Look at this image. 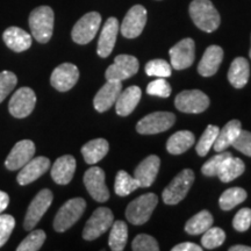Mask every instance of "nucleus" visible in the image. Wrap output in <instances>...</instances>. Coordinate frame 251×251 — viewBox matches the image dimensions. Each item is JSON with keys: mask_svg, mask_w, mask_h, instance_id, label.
<instances>
[{"mask_svg": "<svg viewBox=\"0 0 251 251\" xmlns=\"http://www.w3.org/2000/svg\"><path fill=\"white\" fill-rule=\"evenodd\" d=\"M100 24H101V15L98 12L86 13L72 28V40L78 45H87L96 37Z\"/></svg>", "mask_w": 251, "mask_h": 251, "instance_id": "0eeeda50", "label": "nucleus"}, {"mask_svg": "<svg viewBox=\"0 0 251 251\" xmlns=\"http://www.w3.org/2000/svg\"><path fill=\"white\" fill-rule=\"evenodd\" d=\"M139 187V181L135 179L134 177H131L130 175H128L127 172L124 170L118 172L117 177H115L114 190L115 193H117L119 197L129 196L131 192H134V191L137 190Z\"/></svg>", "mask_w": 251, "mask_h": 251, "instance_id": "72a5a7b5", "label": "nucleus"}, {"mask_svg": "<svg viewBox=\"0 0 251 251\" xmlns=\"http://www.w3.org/2000/svg\"><path fill=\"white\" fill-rule=\"evenodd\" d=\"M233 226L237 231H247L251 226V209H240L233 220Z\"/></svg>", "mask_w": 251, "mask_h": 251, "instance_id": "c03bdc74", "label": "nucleus"}, {"mask_svg": "<svg viewBox=\"0 0 251 251\" xmlns=\"http://www.w3.org/2000/svg\"><path fill=\"white\" fill-rule=\"evenodd\" d=\"M128 240V227L124 221L113 222L109 234L108 244L113 251H122Z\"/></svg>", "mask_w": 251, "mask_h": 251, "instance_id": "2f4dec72", "label": "nucleus"}, {"mask_svg": "<svg viewBox=\"0 0 251 251\" xmlns=\"http://www.w3.org/2000/svg\"><path fill=\"white\" fill-rule=\"evenodd\" d=\"M233 147L244 155L251 157V133L248 130H241L236 140L234 141Z\"/></svg>", "mask_w": 251, "mask_h": 251, "instance_id": "a18cd8bd", "label": "nucleus"}, {"mask_svg": "<svg viewBox=\"0 0 251 251\" xmlns=\"http://www.w3.org/2000/svg\"><path fill=\"white\" fill-rule=\"evenodd\" d=\"M196 142L193 133L188 130H180L175 133L166 143V150L172 155H180L187 151Z\"/></svg>", "mask_w": 251, "mask_h": 251, "instance_id": "c85d7f7f", "label": "nucleus"}, {"mask_svg": "<svg viewBox=\"0 0 251 251\" xmlns=\"http://www.w3.org/2000/svg\"><path fill=\"white\" fill-rule=\"evenodd\" d=\"M35 155V144L30 140H23L15 143L13 149L8 153L5 161V166L9 171L21 169Z\"/></svg>", "mask_w": 251, "mask_h": 251, "instance_id": "f3484780", "label": "nucleus"}, {"mask_svg": "<svg viewBox=\"0 0 251 251\" xmlns=\"http://www.w3.org/2000/svg\"><path fill=\"white\" fill-rule=\"evenodd\" d=\"M79 79V70L72 63H63L52 71L50 77L51 86L59 92H67L77 84Z\"/></svg>", "mask_w": 251, "mask_h": 251, "instance_id": "dca6fc26", "label": "nucleus"}, {"mask_svg": "<svg viewBox=\"0 0 251 251\" xmlns=\"http://www.w3.org/2000/svg\"><path fill=\"white\" fill-rule=\"evenodd\" d=\"M18 83L17 75L11 71L0 72V103L15 89Z\"/></svg>", "mask_w": 251, "mask_h": 251, "instance_id": "ea45409f", "label": "nucleus"}, {"mask_svg": "<svg viewBox=\"0 0 251 251\" xmlns=\"http://www.w3.org/2000/svg\"><path fill=\"white\" fill-rule=\"evenodd\" d=\"M52 199H54V196L48 188H45L36 194L35 198L31 200L26 216H25L24 228L26 230H31L36 227V225L39 224L40 220L42 219V216L46 214V212L51 205Z\"/></svg>", "mask_w": 251, "mask_h": 251, "instance_id": "1a4fd4ad", "label": "nucleus"}, {"mask_svg": "<svg viewBox=\"0 0 251 251\" xmlns=\"http://www.w3.org/2000/svg\"><path fill=\"white\" fill-rule=\"evenodd\" d=\"M120 29V25L117 18H108L105 25H103L101 33H100L98 48L97 52L100 57L106 58L111 55L114 49L115 42H117V36Z\"/></svg>", "mask_w": 251, "mask_h": 251, "instance_id": "6ab92c4d", "label": "nucleus"}, {"mask_svg": "<svg viewBox=\"0 0 251 251\" xmlns=\"http://www.w3.org/2000/svg\"><path fill=\"white\" fill-rule=\"evenodd\" d=\"M47 235L41 229L33 230L25 240L19 244L17 248L18 251H37L41 249V247L45 243Z\"/></svg>", "mask_w": 251, "mask_h": 251, "instance_id": "e433bc0d", "label": "nucleus"}, {"mask_svg": "<svg viewBox=\"0 0 251 251\" xmlns=\"http://www.w3.org/2000/svg\"><path fill=\"white\" fill-rule=\"evenodd\" d=\"M249 56H250V58H251V49H250V51H249Z\"/></svg>", "mask_w": 251, "mask_h": 251, "instance_id": "8fccbe9b", "label": "nucleus"}, {"mask_svg": "<svg viewBox=\"0 0 251 251\" xmlns=\"http://www.w3.org/2000/svg\"><path fill=\"white\" fill-rule=\"evenodd\" d=\"M229 251H251V247L234 246V247L229 248Z\"/></svg>", "mask_w": 251, "mask_h": 251, "instance_id": "09e8293b", "label": "nucleus"}, {"mask_svg": "<svg viewBox=\"0 0 251 251\" xmlns=\"http://www.w3.org/2000/svg\"><path fill=\"white\" fill-rule=\"evenodd\" d=\"M86 208V201L83 198H74L68 200L56 214L54 219V229L58 233L68 230L81 218Z\"/></svg>", "mask_w": 251, "mask_h": 251, "instance_id": "20e7f679", "label": "nucleus"}, {"mask_svg": "<svg viewBox=\"0 0 251 251\" xmlns=\"http://www.w3.org/2000/svg\"><path fill=\"white\" fill-rule=\"evenodd\" d=\"M176 121V115L170 112H155L137 122V133L143 135H153L170 129Z\"/></svg>", "mask_w": 251, "mask_h": 251, "instance_id": "6e6552de", "label": "nucleus"}, {"mask_svg": "<svg viewBox=\"0 0 251 251\" xmlns=\"http://www.w3.org/2000/svg\"><path fill=\"white\" fill-rule=\"evenodd\" d=\"M122 81L107 80V83L98 91L93 99L94 108L99 113L108 111L117 101L119 94L122 91Z\"/></svg>", "mask_w": 251, "mask_h": 251, "instance_id": "aec40b11", "label": "nucleus"}, {"mask_svg": "<svg viewBox=\"0 0 251 251\" xmlns=\"http://www.w3.org/2000/svg\"><path fill=\"white\" fill-rule=\"evenodd\" d=\"M226 240V233L219 227H211L203 233L201 237V244L205 249L212 250L222 246Z\"/></svg>", "mask_w": 251, "mask_h": 251, "instance_id": "c9c22d12", "label": "nucleus"}, {"mask_svg": "<svg viewBox=\"0 0 251 251\" xmlns=\"http://www.w3.org/2000/svg\"><path fill=\"white\" fill-rule=\"evenodd\" d=\"M142 98V91L139 86H129L125 91H121L119 94L117 101H115V109L118 115L120 117H127L139 105L140 100Z\"/></svg>", "mask_w": 251, "mask_h": 251, "instance_id": "b1692460", "label": "nucleus"}, {"mask_svg": "<svg viewBox=\"0 0 251 251\" xmlns=\"http://www.w3.org/2000/svg\"><path fill=\"white\" fill-rule=\"evenodd\" d=\"M76 171V159L71 155H64L56 159L51 168V178L56 184L67 185L74 178Z\"/></svg>", "mask_w": 251, "mask_h": 251, "instance_id": "4be33fe9", "label": "nucleus"}, {"mask_svg": "<svg viewBox=\"0 0 251 251\" xmlns=\"http://www.w3.org/2000/svg\"><path fill=\"white\" fill-rule=\"evenodd\" d=\"M147 9L142 5L131 7L122 21L120 30L126 39H135L140 36L147 24Z\"/></svg>", "mask_w": 251, "mask_h": 251, "instance_id": "4468645a", "label": "nucleus"}, {"mask_svg": "<svg viewBox=\"0 0 251 251\" xmlns=\"http://www.w3.org/2000/svg\"><path fill=\"white\" fill-rule=\"evenodd\" d=\"M175 105L183 113L199 114L205 112L209 106V98L199 90L183 91L176 97Z\"/></svg>", "mask_w": 251, "mask_h": 251, "instance_id": "9d476101", "label": "nucleus"}, {"mask_svg": "<svg viewBox=\"0 0 251 251\" xmlns=\"http://www.w3.org/2000/svg\"><path fill=\"white\" fill-rule=\"evenodd\" d=\"M9 205V197L4 191H0V214L7 208Z\"/></svg>", "mask_w": 251, "mask_h": 251, "instance_id": "de8ad7c7", "label": "nucleus"}, {"mask_svg": "<svg viewBox=\"0 0 251 251\" xmlns=\"http://www.w3.org/2000/svg\"><path fill=\"white\" fill-rule=\"evenodd\" d=\"M194 181V172L191 169H185L179 172L165 190L163 191V201L166 205H177L185 197L187 196L188 191L192 186Z\"/></svg>", "mask_w": 251, "mask_h": 251, "instance_id": "39448f33", "label": "nucleus"}, {"mask_svg": "<svg viewBox=\"0 0 251 251\" xmlns=\"http://www.w3.org/2000/svg\"><path fill=\"white\" fill-rule=\"evenodd\" d=\"M230 156L233 155L229 151H221L218 153V155L213 156L211 159H208V161L202 165L201 172L205 176H207V177H214V176L218 175L220 168L224 164V162Z\"/></svg>", "mask_w": 251, "mask_h": 251, "instance_id": "58836bf2", "label": "nucleus"}, {"mask_svg": "<svg viewBox=\"0 0 251 251\" xmlns=\"http://www.w3.org/2000/svg\"><path fill=\"white\" fill-rule=\"evenodd\" d=\"M171 59V67L175 70H184L193 64L196 58V43L192 39L179 41L169 50Z\"/></svg>", "mask_w": 251, "mask_h": 251, "instance_id": "2eb2a0df", "label": "nucleus"}, {"mask_svg": "<svg viewBox=\"0 0 251 251\" xmlns=\"http://www.w3.org/2000/svg\"><path fill=\"white\" fill-rule=\"evenodd\" d=\"M213 216L208 211H201L192 216L185 225V230L190 235L203 234L213 226Z\"/></svg>", "mask_w": 251, "mask_h": 251, "instance_id": "7c9ffc66", "label": "nucleus"}, {"mask_svg": "<svg viewBox=\"0 0 251 251\" xmlns=\"http://www.w3.org/2000/svg\"><path fill=\"white\" fill-rule=\"evenodd\" d=\"M146 74L150 77L168 78L172 74V67L164 59H152L146 64Z\"/></svg>", "mask_w": 251, "mask_h": 251, "instance_id": "4c0bfd02", "label": "nucleus"}, {"mask_svg": "<svg viewBox=\"0 0 251 251\" xmlns=\"http://www.w3.org/2000/svg\"><path fill=\"white\" fill-rule=\"evenodd\" d=\"M36 103V94L29 87H21L12 96L8 103V111L12 117L24 119L31 114Z\"/></svg>", "mask_w": 251, "mask_h": 251, "instance_id": "f8f14e48", "label": "nucleus"}, {"mask_svg": "<svg viewBox=\"0 0 251 251\" xmlns=\"http://www.w3.org/2000/svg\"><path fill=\"white\" fill-rule=\"evenodd\" d=\"M250 76L249 62L244 57H237L231 62L228 71V80L235 89H242L247 85Z\"/></svg>", "mask_w": 251, "mask_h": 251, "instance_id": "a878e982", "label": "nucleus"}, {"mask_svg": "<svg viewBox=\"0 0 251 251\" xmlns=\"http://www.w3.org/2000/svg\"><path fill=\"white\" fill-rule=\"evenodd\" d=\"M109 150V144L105 139H96L84 144L81 148V155L84 157V161L87 164H96L107 155Z\"/></svg>", "mask_w": 251, "mask_h": 251, "instance_id": "cd10ccee", "label": "nucleus"}, {"mask_svg": "<svg viewBox=\"0 0 251 251\" xmlns=\"http://www.w3.org/2000/svg\"><path fill=\"white\" fill-rule=\"evenodd\" d=\"M188 12L194 25L206 33H212L218 29L221 23L219 12L211 0H193Z\"/></svg>", "mask_w": 251, "mask_h": 251, "instance_id": "f257e3e1", "label": "nucleus"}, {"mask_svg": "<svg viewBox=\"0 0 251 251\" xmlns=\"http://www.w3.org/2000/svg\"><path fill=\"white\" fill-rule=\"evenodd\" d=\"M159 166H161V159L156 155L147 157L140 163L134 172V178L139 181L140 187L151 186L158 174Z\"/></svg>", "mask_w": 251, "mask_h": 251, "instance_id": "412c9836", "label": "nucleus"}, {"mask_svg": "<svg viewBox=\"0 0 251 251\" xmlns=\"http://www.w3.org/2000/svg\"><path fill=\"white\" fill-rule=\"evenodd\" d=\"M139 68L140 63L136 57L130 55H119L115 57L114 63L107 68L105 77L107 80L122 81L136 75Z\"/></svg>", "mask_w": 251, "mask_h": 251, "instance_id": "9b49d317", "label": "nucleus"}, {"mask_svg": "<svg viewBox=\"0 0 251 251\" xmlns=\"http://www.w3.org/2000/svg\"><path fill=\"white\" fill-rule=\"evenodd\" d=\"M242 130V125L238 120H231L219 131L218 137H216L215 143L213 144V148L216 152L225 151L228 147L233 146L234 141Z\"/></svg>", "mask_w": 251, "mask_h": 251, "instance_id": "bb28decb", "label": "nucleus"}, {"mask_svg": "<svg viewBox=\"0 0 251 251\" xmlns=\"http://www.w3.org/2000/svg\"><path fill=\"white\" fill-rule=\"evenodd\" d=\"M15 227V219L12 215L0 214V247L7 242Z\"/></svg>", "mask_w": 251, "mask_h": 251, "instance_id": "37998d69", "label": "nucleus"}, {"mask_svg": "<svg viewBox=\"0 0 251 251\" xmlns=\"http://www.w3.org/2000/svg\"><path fill=\"white\" fill-rule=\"evenodd\" d=\"M219 127L214 125L207 126V128L203 131V134L200 137V140L198 141V144L196 146V151L199 156H206L209 152V150L213 147V144L215 143L216 137L219 135Z\"/></svg>", "mask_w": 251, "mask_h": 251, "instance_id": "f704fd0d", "label": "nucleus"}, {"mask_svg": "<svg viewBox=\"0 0 251 251\" xmlns=\"http://www.w3.org/2000/svg\"><path fill=\"white\" fill-rule=\"evenodd\" d=\"M248 194L247 191H244L241 187H231L226 190L221 194L219 200V205L224 211H230L234 207H236L240 203H242L247 199Z\"/></svg>", "mask_w": 251, "mask_h": 251, "instance_id": "473e14b6", "label": "nucleus"}, {"mask_svg": "<svg viewBox=\"0 0 251 251\" xmlns=\"http://www.w3.org/2000/svg\"><path fill=\"white\" fill-rule=\"evenodd\" d=\"M2 40L9 49L15 52L26 51L31 46V36L19 27H8L2 34Z\"/></svg>", "mask_w": 251, "mask_h": 251, "instance_id": "393cba45", "label": "nucleus"}, {"mask_svg": "<svg viewBox=\"0 0 251 251\" xmlns=\"http://www.w3.org/2000/svg\"><path fill=\"white\" fill-rule=\"evenodd\" d=\"M55 15L49 6H40L29 15V27L31 35L40 43L49 42L54 31Z\"/></svg>", "mask_w": 251, "mask_h": 251, "instance_id": "f03ea898", "label": "nucleus"}, {"mask_svg": "<svg viewBox=\"0 0 251 251\" xmlns=\"http://www.w3.org/2000/svg\"><path fill=\"white\" fill-rule=\"evenodd\" d=\"M84 185L96 201L105 202L109 199V191L105 183V172L101 168H90L84 175Z\"/></svg>", "mask_w": 251, "mask_h": 251, "instance_id": "ddd939ff", "label": "nucleus"}, {"mask_svg": "<svg viewBox=\"0 0 251 251\" xmlns=\"http://www.w3.org/2000/svg\"><path fill=\"white\" fill-rule=\"evenodd\" d=\"M113 222H114V216H113L111 209L107 207L97 208L91 215V218L87 220L85 228H84V240L93 241L100 237L112 227Z\"/></svg>", "mask_w": 251, "mask_h": 251, "instance_id": "423d86ee", "label": "nucleus"}, {"mask_svg": "<svg viewBox=\"0 0 251 251\" xmlns=\"http://www.w3.org/2000/svg\"><path fill=\"white\" fill-rule=\"evenodd\" d=\"M224 59V50L219 46H209L198 65V72L202 77H211L218 72Z\"/></svg>", "mask_w": 251, "mask_h": 251, "instance_id": "5701e85b", "label": "nucleus"}, {"mask_svg": "<svg viewBox=\"0 0 251 251\" xmlns=\"http://www.w3.org/2000/svg\"><path fill=\"white\" fill-rule=\"evenodd\" d=\"M147 93H148L149 96L168 98L171 94V86L164 78H159V79L151 81V83L147 86Z\"/></svg>", "mask_w": 251, "mask_h": 251, "instance_id": "79ce46f5", "label": "nucleus"}, {"mask_svg": "<svg viewBox=\"0 0 251 251\" xmlns=\"http://www.w3.org/2000/svg\"><path fill=\"white\" fill-rule=\"evenodd\" d=\"M158 203V197L153 193H146L133 200L127 209H126V218L130 224L141 226L146 224L151 216L153 209Z\"/></svg>", "mask_w": 251, "mask_h": 251, "instance_id": "7ed1b4c3", "label": "nucleus"}, {"mask_svg": "<svg viewBox=\"0 0 251 251\" xmlns=\"http://www.w3.org/2000/svg\"><path fill=\"white\" fill-rule=\"evenodd\" d=\"M244 170H246V165H244L242 159L230 156L224 162L216 176L224 183H230V181L236 179L237 177H240Z\"/></svg>", "mask_w": 251, "mask_h": 251, "instance_id": "c756f323", "label": "nucleus"}, {"mask_svg": "<svg viewBox=\"0 0 251 251\" xmlns=\"http://www.w3.org/2000/svg\"><path fill=\"white\" fill-rule=\"evenodd\" d=\"M131 249L134 251H158L159 247L152 236H149L147 234H140L134 238L133 243H131Z\"/></svg>", "mask_w": 251, "mask_h": 251, "instance_id": "a19ab883", "label": "nucleus"}, {"mask_svg": "<svg viewBox=\"0 0 251 251\" xmlns=\"http://www.w3.org/2000/svg\"><path fill=\"white\" fill-rule=\"evenodd\" d=\"M50 168L49 158L43 156L31 158L26 165L21 168V171L19 172L17 180L21 186L28 185L36 179H39L41 176H43Z\"/></svg>", "mask_w": 251, "mask_h": 251, "instance_id": "a211bd4d", "label": "nucleus"}, {"mask_svg": "<svg viewBox=\"0 0 251 251\" xmlns=\"http://www.w3.org/2000/svg\"><path fill=\"white\" fill-rule=\"evenodd\" d=\"M202 248L199 247L196 243L192 242H184L172 248V251H201Z\"/></svg>", "mask_w": 251, "mask_h": 251, "instance_id": "49530a36", "label": "nucleus"}]
</instances>
